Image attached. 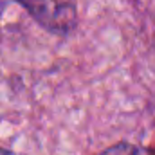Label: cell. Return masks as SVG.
I'll use <instances>...</instances> for the list:
<instances>
[{
    "instance_id": "6da1fadb",
    "label": "cell",
    "mask_w": 155,
    "mask_h": 155,
    "mask_svg": "<svg viewBox=\"0 0 155 155\" xmlns=\"http://www.w3.org/2000/svg\"><path fill=\"white\" fill-rule=\"evenodd\" d=\"M41 27L54 35H69L78 22L76 0H20Z\"/></svg>"
},
{
    "instance_id": "7a4b0ae2",
    "label": "cell",
    "mask_w": 155,
    "mask_h": 155,
    "mask_svg": "<svg viewBox=\"0 0 155 155\" xmlns=\"http://www.w3.org/2000/svg\"><path fill=\"white\" fill-rule=\"evenodd\" d=\"M99 155H155V152L137 146V144H130V143H117L114 146L107 148L105 152H101Z\"/></svg>"
}]
</instances>
